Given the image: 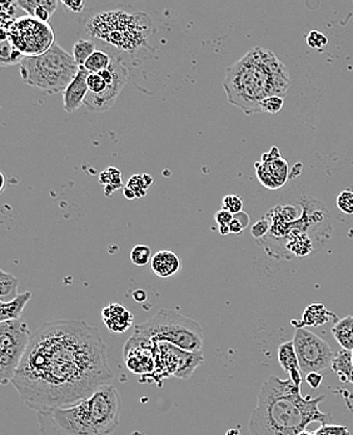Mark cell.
<instances>
[{"instance_id":"6da1fadb","label":"cell","mask_w":353,"mask_h":435,"mask_svg":"<svg viewBox=\"0 0 353 435\" xmlns=\"http://www.w3.org/2000/svg\"><path fill=\"white\" fill-rule=\"evenodd\" d=\"M112 379L98 328L56 320L33 333L11 384L27 407L40 412L77 405Z\"/></svg>"},{"instance_id":"7a4b0ae2","label":"cell","mask_w":353,"mask_h":435,"mask_svg":"<svg viewBox=\"0 0 353 435\" xmlns=\"http://www.w3.org/2000/svg\"><path fill=\"white\" fill-rule=\"evenodd\" d=\"M325 396H302L291 379L269 376L261 386L257 405L249 418L252 435H298L311 423L330 424L332 417L320 409Z\"/></svg>"},{"instance_id":"3957f363","label":"cell","mask_w":353,"mask_h":435,"mask_svg":"<svg viewBox=\"0 0 353 435\" xmlns=\"http://www.w3.org/2000/svg\"><path fill=\"white\" fill-rule=\"evenodd\" d=\"M291 74L275 53L256 47L227 69L223 88L228 102L244 114H262L261 103L269 97L286 98Z\"/></svg>"},{"instance_id":"277c9868","label":"cell","mask_w":353,"mask_h":435,"mask_svg":"<svg viewBox=\"0 0 353 435\" xmlns=\"http://www.w3.org/2000/svg\"><path fill=\"white\" fill-rule=\"evenodd\" d=\"M120 414L118 390L108 384L77 405L37 412L40 435H109Z\"/></svg>"},{"instance_id":"5b68a950","label":"cell","mask_w":353,"mask_h":435,"mask_svg":"<svg viewBox=\"0 0 353 435\" xmlns=\"http://www.w3.org/2000/svg\"><path fill=\"white\" fill-rule=\"evenodd\" d=\"M85 33L108 44L112 53L124 59L125 56L140 58L142 53L151 51V22L146 13L124 8L96 13L88 18Z\"/></svg>"},{"instance_id":"8992f818","label":"cell","mask_w":353,"mask_h":435,"mask_svg":"<svg viewBox=\"0 0 353 435\" xmlns=\"http://www.w3.org/2000/svg\"><path fill=\"white\" fill-rule=\"evenodd\" d=\"M79 68L73 56L56 43L42 56L24 58L19 73L25 85L54 94L66 91Z\"/></svg>"},{"instance_id":"52a82bcc","label":"cell","mask_w":353,"mask_h":435,"mask_svg":"<svg viewBox=\"0 0 353 435\" xmlns=\"http://www.w3.org/2000/svg\"><path fill=\"white\" fill-rule=\"evenodd\" d=\"M135 333L151 343H168L191 353H202L204 344L202 326L196 320L166 309L135 325Z\"/></svg>"},{"instance_id":"ba28073f","label":"cell","mask_w":353,"mask_h":435,"mask_svg":"<svg viewBox=\"0 0 353 435\" xmlns=\"http://www.w3.org/2000/svg\"><path fill=\"white\" fill-rule=\"evenodd\" d=\"M32 336L24 319L0 322V384L11 383Z\"/></svg>"},{"instance_id":"9c48e42d","label":"cell","mask_w":353,"mask_h":435,"mask_svg":"<svg viewBox=\"0 0 353 435\" xmlns=\"http://www.w3.org/2000/svg\"><path fill=\"white\" fill-rule=\"evenodd\" d=\"M4 33L24 57H38L56 44L54 32L49 23H43L29 16L18 18Z\"/></svg>"},{"instance_id":"30bf717a","label":"cell","mask_w":353,"mask_h":435,"mask_svg":"<svg viewBox=\"0 0 353 435\" xmlns=\"http://www.w3.org/2000/svg\"><path fill=\"white\" fill-rule=\"evenodd\" d=\"M156 369L151 374V380L161 381L171 375L188 380L194 370L203 364L202 353H191L168 343H154Z\"/></svg>"},{"instance_id":"8fae6325","label":"cell","mask_w":353,"mask_h":435,"mask_svg":"<svg viewBox=\"0 0 353 435\" xmlns=\"http://www.w3.org/2000/svg\"><path fill=\"white\" fill-rule=\"evenodd\" d=\"M292 341L297 353L301 372L322 375L332 372V364L336 354L327 341L304 328L296 329Z\"/></svg>"},{"instance_id":"7c38bea8","label":"cell","mask_w":353,"mask_h":435,"mask_svg":"<svg viewBox=\"0 0 353 435\" xmlns=\"http://www.w3.org/2000/svg\"><path fill=\"white\" fill-rule=\"evenodd\" d=\"M109 53V51H108ZM112 56V66L111 68L114 72V80L108 82V88L101 94L88 93L85 98V107L93 112H107L117 102L118 97L124 90L129 80L128 62L123 57L109 53Z\"/></svg>"},{"instance_id":"4fadbf2b","label":"cell","mask_w":353,"mask_h":435,"mask_svg":"<svg viewBox=\"0 0 353 435\" xmlns=\"http://www.w3.org/2000/svg\"><path fill=\"white\" fill-rule=\"evenodd\" d=\"M123 356L129 372L137 375H143V379H146L147 375L151 376L156 369L154 343L143 339L135 333H133L132 338H129L124 346Z\"/></svg>"},{"instance_id":"5bb4252c","label":"cell","mask_w":353,"mask_h":435,"mask_svg":"<svg viewBox=\"0 0 353 435\" xmlns=\"http://www.w3.org/2000/svg\"><path fill=\"white\" fill-rule=\"evenodd\" d=\"M258 181L267 190H278L285 186L290 178V167L282 157L278 147H272L262 154V159L254 164Z\"/></svg>"},{"instance_id":"9a60e30c","label":"cell","mask_w":353,"mask_h":435,"mask_svg":"<svg viewBox=\"0 0 353 435\" xmlns=\"http://www.w3.org/2000/svg\"><path fill=\"white\" fill-rule=\"evenodd\" d=\"M89 74L85 67H80L74 80L68 85L66 91L63 92V107L67 114H74L75 111H78L80 106H85V98L89 93L87 85Z\"/></svg>"},{"instance_id":"2e32d148","label":"cell","mask_w":353,"mask_h":435,"mask_svg":"<svg viewBox=\"0 0 353 435\" xmlns=\"http://www.w3.org/2000/svg\"><path fill=\"white\" fill-rule=\"evenodd\" d=\"M101 319L111 333H123L133 325L135 317L123 305L113 302L101 310Z\"/></svg>"},{"instance_id":"e0dca14e","label":"cell","mask_w":353,"mask_h":435,"mask_svg":"<svg viewBox=\"0 0 353 435\" xmlns=\"http://www.w3.org/2000/svg\"><path fill=\"white\" fill-rule=\"evenodd\" d=\"M340 319L337 317L335 312L328 310L323 304L317 302V304H311L307 306L303 311L302 319L301 321L297 320H292V326L296 329L299 328H316V326H322L328 322H335L336 324Z\"/></svg>"},{"instance_id":"ac0fdd59","label":"cell","mask_w":353,"mask_h":435,"mask_svg":"<svg viewBox=\"0 0 353 435\" xmlns=\"http://www.w3.org/2000/svg\"><path fill=\"white\" fill-rule=\"evenodd\" d=\"M151 271L158 277L167 278L173 276L182 269L180 256L172 250H162L153 255L151 261Z\"/></svg>"},{"instance_id":"d6986e66","label":"cell","mask_w":353,"mask_h":435,"mask_svg":"<svg viewBox=\"0 0 353 435\" xmlns=\"http://www.w3.org/2000/svg\"><path fill=\"white\" fill-rule=\"evenodd\" d=\"M19 8L27 13V16L48 23L56 11V0H18Z\"/></svg>"},{"instance_id":"ffe728a7","label":"cell","mask_w":353,"mask_h":435,"mask_svg":"<svg viewBox=\"0 0 353 435\" xmlns=\"http://www.w3.org/2000/svg\"><path fill=\"white\" fill-rule=\"evenodd\" d=\"M32 299V293H23L9 302H0V322L11 321L22 319L25 306Z\"/></svg>"},{"instance_id":"44dd1931","label":"cell","mask_w":353,"mask_h":435,"mask_svg":"<svg viewBox=\"0 0 353 435\" xmlns=\"http://www.w3.org/2000/svg\"><path fill=\"white\" fill-rule=\"evenodd\" d=\"M331 333L342 349L353 350V317L340 319L336 324H333Z\"/></svg>"},{"instance_id":"7402d4cb","label":"cell","mask_w":353,"mask_h":435,"mask_svg":"<svg viewBox=\"0 0 353 435\" xmlns=\"http://www.w3.org/2000/svg\"><path fill=\"white\" fill-rule=\"evenodd\" d=\"M278 362L286 373L291 374L292 372L301 370L293 341H286L278 346Z\"/></svg>"},{"instance_id":"603a6c76","label":"cell","mask_w":353,"mask_h":435,"mask_svg":"<svg viewBox=\"0 0 353 435\" xmlns=\"http://www.w3.org/2000/svg\"><path fill=\"white\" fill-rule=\"evenodd\" d=\"M332 372L338 375L342 383H349V378L353 372L352 353L345 349L338 351L333 359Z\"/></svg>"},{"instance_id":"cb8c5ba5","label":"cell","mask_w":353,"mask_h":435,"mask_svg":"<svg viewBox=\"0 0 353 435\" xmlns=\"http://www.w3.org/2000/svg\"><path fill=\"white\" fill-rule=\"evenodd\" d=\"M24 58L25 57L22 53L11 44V40L6 37V33L3 32L1 42H0V66L1 67H11L17 64L20 66Z\"/></svg>"},{"instance_id":"d4e9b609","label":"cell","mask_w":353,"mask_h":435,"mask_svg":"<svg viewBox=\"0 0 353 435\" xmlns=\"http://www.w3.org/2000/svg\"><path fill=\"white\" fill-rule=\"evenodd\" d=\"M19 280L14 275L0 270V302H9L19 296Z\"/></svg>"},{"instance_id":"484cf974","label":"cell","mask_w":353,"mask_h":435,"mask_svg":"<svg viewBox=\"0 0 353 435\" xmlns=\"http://www.w3.org/2000/svg\"><path fill=\"white\" fill-rule=\"evenodd\" d=\"M111 66H112V56L108 51L97 48V51L85 62V68L89 73H99L106 69H109Z\"/></svg>"},{"instance_id":"4316f807","label":"cell","mask_w":353,"mask_h":435,"mask_svg":"<svg viewBox=\"0 0 353 435\" xmlns=\"http://www.w3.org/2000/svg\"><path fill=\"white\" fill-rule=\"evenodd\" d=\"M97 51L96 43L92 39H79L72 49V56L79 67H85V62Z\"/></svg>"},{"instance_id":"83f0119b","label":"cell","mask_w":353,"mask_h":435,"mask_svg":"<svg viewBox=\"0 0 353 435\" xmlns=\"http://www.w3.org/2000/svg\"><path fill=\"white\" fill-rule=\"evenodd\" d=\"M99 183L104 186L107 196H111L122 187V173L120 171L109 167L99 175Z\"/></svg>"},{"instance_id":"f1b7e54d","label":"cell","mask_w":353,"mask_h":435,"mask_svg":"<svg viewBox=\"0 0 353 435\" xmlns=\"http://www.w3.org/2000/svg\"><path fill=\"white\" fill-rule=\"evenodd\" d=\"M153 183V177L149 175H135L129 178L127 186L129 190H132L135 193L137 198L144 197L147 193V188Z\"/></svg>"},{"instance_id":"f546056e","label":"cell","mask_w":353,"mask_h":435,"mask_svg":"<svg viewBox=\"0 0 353 435\" xmlns=\"http://www.w3.org/2000/svg\"><path fill=\"white\" fill-rule=\"evenodd\" d=\"M151 250L147 245H137L130 251V261L135 266H146L151 261Z\"/></svg>"},{"instance_id":"4dcf8cb0","label":"cell","mask_w":353,"mask_h":435,"mask_svg":"<svg viewBox=\"0 0 353 435\" xmlns=\"http://www.w3.org/2000/svg\"><path fill=\"white\" fill-rule=\"evenodd\" d=\"M285 106V98L282 97H269L261 103V112L262 114H278Z\"/></svg>"},{"instance_id":"1f68e13d","label":"cell","mask_w":353,"mask_h":435,"mask_svg":"<svg viewBox=\"0 0 353 435\" xmlns=\"http://www.w3.org/2000/svg\"><path fill=\"white\" fill-rule=\"evenodd\" d=\"M87 85H88L89 93H93V94H101L108 88L107 82L99 73H90L87 80Z\"/></svg>"},{"instance_id":"d6a6232c","label":"cell","mask_w":353,"mask_h":435,"mask_svg":"<svg viewBox=\"0 0 353 435\" xmlns=\"http://www.w3.org/2000/svg\"><path fill=\"white\" fill-rule=\"evenodd\" d=\"M222 209L230 211L232 215L243 211V200L237 195H228L222 200Z\"/></svg>"},{"instance_id":"836d02e7","label":"cell","mask_w":353,"mask_h":435,"mask_svg":"<svg viewBox=\"0 0 353 435\" xmlns=\"http://www.w3.org/2000/svg\"><path fill=\"white\" fill-rule=\"evenodd\" d=\"M306 40H307L309 47L317 49V51L323 49L328 44V38L320 30H311L306 37Z\"/></svg>"},{"instance_id":"e575fe53","label":"cell","mask_w":353,"mask_h":435,"mask_svg":"<svg viewBox=\"0 0 353 435\" xmlns=\"http://www.w3.org/2000/svg\"><path fill=\"white\" fill-rule=\"evenodd\" d=\"M271 227H272V223H271L269 219L264 217V219L258 220L253 225L252 228H251V233H252L253 238L259 241V240H262L266 236H268V233L271 232Z\"/></svg>"},{"instance_id":"d590c367","label":"cell","mask_w":353,"mask_h":435,"mask_svg":"<svg viewBox=\"0 0 353 435\" xmlns=\"http://www.w3.org/2000/svg\"><path fill=\"white\" fill-rule=\"evenodd\" d=\"M337 207L342 211L343 214L353 215V191H342L337 197Z\"/></svg>"},{"instance_id":"8d00e7d4","label":"cell","mask_w":353,"mask_h":435,"mask_svg":"<svg viewBox=\"0 0 353 435\" xmlns=\"http://www.w3.org/2000/svg\"><path fill=\"white\" fill-rule=\"evenodd\" d=\"M314 435H349V429L345 425L336 424H322Z\"/></svg>"},{"instance_id":"74e56055","label":"cell","mask_w":353,"mask_h":435,"mask_svg":"<svg viewBox=\"0 0 353 435\" xmlns=\"http://www.w3.org/2000/svg\"><path fill=\"white\" fill-rule=\"evenodd\" d=\"M214 220L218 223L219 226H230V222L233 220V215L227 209H221L214 215Z\"/></svg>"},{"instance_id":"f35d334b","label":"cell","mask_w":353,"mask_h":435,"mask_svg":"<svg viewBox=\"0 0 353 435\" xmlns=\"http://www.w3.org/2000/svg\"><path fill=\"white\" fill-rule=\"evenodd\" d=\"M323 376L325 375L320 373H309L306 375V381L309 383L312 389H318L322 381H323Z\"/></svg>"},{"instance_id":"ab89813d","label":"cell","mask_w":353,"mask_h":435,"mask_svg":"<svg viewBox=\"0 0 353 435\" xmlns=\"http://www.w3.org/2000/svg\"><path fill=\"white\" fill-rule=\"evenodd\" d=\"M61 3L67 8L68 11H70V12L80 13L85 11V1H83V0H82V1H74V0H72V1H66V0H62Z\"/></svg>"},{"instance_id":"60d3db41","label":"cell","mask_w":353,"mask_h":435,"mask_svg":"<svg viewBox=\"0 0 353 435\" xmlns=\"http://www.w3.org/2000/svg\"><path fill=\"white\" fill-rule=\"evenodd\" d=\"M233 219L238 221L244 230H246L247 227H248V225H249V221H251V219H249V215H248L247 212H244V211H242L240 214H235V215H233Z\"/></svg>"},{"instance_id":"b9f144b4","label":"cell","mask_w":353,"mask_h":435,"mask_svg":"<svg viewBox=\"0 0 353 435\" xmlns=\"http://www.w3.org/2000/svg\"><path fill=\"white\" fill-rule=\"evenodd\" d=\"M230 233H235V235H241L244 231V228L242 226L241 223L238 221L233 219L230 225Z\"/></svg>"},{"instance_id":"7bdbcfd3","label":"cell","mask_w":353,"mask_h":435,"mask_svg":"<svg viewBox=\"0 0 353 435\" xmlns=\"http://www.w3.org/2000/svg\"><path fill=\"white\" fill-rule=\"evenodd\" d=\"M133 298L137 302H143L147 300V293L144 290H135L133 293Z\"/></svg>"},{"instance_id":"ee69618b","label":"cell","mask_w":353,"mask_h":435,"mask_svg":"<svg viewBox=\"0 0 353 435\" xmlns=\"http://www.w3.org/2000/svg\"><path fill=\"white\" fill-rule=\"evenodd\" d=\"M124 196L128 198V200H133V198H137L135 196V193L132 191V190H129L128 187H124Z\"/></svg>"},{"instance_id":"f6af8a7d","label":"cell","mask_w":353,"mask_h":435,"mask_svg":"<svg viewBox=\"0 0 353 435\" xmlns=\"http://www.w3.org/2000/svg\"><path fill=\"white\" fill-rule=\"evenodd\" d=\"M219 233L222 236H227L228 233H230V226H219Z\"/></svg>"},{"instance_id":"bcb514c9","label":"cell","mask_w":353,"mask_h":435,"mask_svg":"<svg viewBox=\"0 0 353 435\" xmlns=\"http://www.w3.org/2000/svg\"><path fill=\"white\" fill-rule=\"evenodd\" d=\"M4 187H6V180H4V175L1 173V192H4Z\"/></svg>"},{"instance_id":"7dc6e473","label":"cell","mask_w":353,"mask_h":435,"mask_svg":"<svg viewBox=\"0 0 353 435\" xmlns=\"http://www.w3.org/2000/svg\"><path fill=\"white\" fill-rule=\"evenodd\" d=\"M298 435H314V431H309V430H304V431H302V433H299V434Z\"/></svg>"},{"instance_id":"c3c4849f","label":"cell","mask_w":353,"mask_h":435,"mask_svg":"<svg viewBox=\"0 0 353 435\" xmlns=\"http://www.w3.org/2000/svg\"><path fill=\"white\" fill-rule=\"evenodd\" d=\"M237 433H238L237 430H230V431H228V434L227 435H237Z\"/></svg>"},{"instance_id":"681fc988","label":"cell","mask_w":353,"mask_h":435,"mask_svg":"<svg viewBox=\"0 0 353 435\" xmlns=\"http://www.w3.org/2000/svg\"><path fill=\"white\" fill-rule=\"evenodd\" d=\"M349 383H351V384H353V372L352 374H351V378H349Z\"/></svg>"},{"instance_id":"f907efd6","label":"cell","mask_w":353,"mask_h":435,"mask_svg":"<svg viewBox=\"0 0 353 435\" xmlns=\"http://www.w3.org/2000/svg\"><path fill=\"white\" fill-rule=\"evenodd\" d=\"M351 353H352V362H353V350L351 351Z\"/></svg>"},{"instance_id":"816d5d0a","label":"cell","mask_w":353,"mask_h":435,"mask_svg":"<svg viewBox=\"0 0 353 435\" xmlns=\"http://www.w3.org/2000/svg\"><path fill=\"white\" fill-rule=\"evenodd\" d=\"M133 435H138V434H133Z\"/></svg>"}]
</instances>
